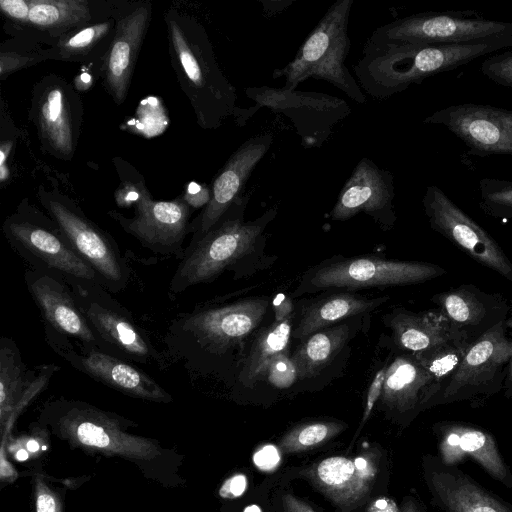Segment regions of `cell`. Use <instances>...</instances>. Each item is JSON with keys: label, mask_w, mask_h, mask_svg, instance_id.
Masks as SVG:
<instances>
[{"label": "cell", "mask_w": 512, "mask_h": 512, "mask_svg": "<svg viewBox=\"0 0 512 512\" xmlns=\"http://www.w3.org/2000/svg\"><path fill=\"white\" fill-rule=\"evenodd\" d=\"M63 80H45L35 97L34 117L42 143L60 158H71L78 139L80 112Z\"/></svg>", "instance_id": "obj_21"}, {"label": "cell", "mask_w": 512, "mask_h": 512, "mask_svg": "<svg viewBox=\"0 0 512 512\" xmlns=\"http://www.w3.org/2000/svg\"><path fill=\"white\" fill-rule=\"evenodd\" d=\"M268 306L267 298L253 297L217 307L195 308L175 319L167 344L182 358L196 350L224 354L258 327Z\"/></svg>", "instance_id": "obj_6"}, {"label": "cell", "mask_w": 512, "mask_h": 512, "mask_svg": "<svg viewBox=\"0 0 512 512\" xmlns=\"http://www.w3.org/2000/svg\"><path fill=\"white\" fill-rule=\"evenodd\" d=\"M243 512H262L261 508L255 504L247 506Z\"/></svg>", "instance_id": "obj_55"}, {"label": "cell", "mask_w": 512, "mask_h": 512, "mask_svg": "<svg viewBox=\"0 0 512 512\" xmlns=\"http://www.w3.org/2000/svg\"><path fill=\"white\" fill-rule=\"evenodd\" d=\"M478 191L479 207L485 215L512 220V180L483 178Z\"/></svg>", "instance_id": "obj_36"}, {"label": "cell", "mask_w": 512, "mask_h": 512, "mask_svg": "<svg viewBox=\"0 0 512 512\" xmlns=\"http://www.w3.org/2000/svg\"><path fill=\"white\" fill-rule=\"evenodd\" d=\"M511 355L512 342L503 322L470 345L455 374L431 406L472 402L497 394L504 389Z\"/></svg>", "instance_id": "obj_11"}, {"label": "cell", "mask_w": 512, "mask_h": 512, "mask_svg": "<svg viewBox=\"0 0 512 512\" xmlns=\"http://www.w3.org/2000/svg\"><path fill=\"white\" fill-rule=\"evenodd\" d=\"M388 300L387 296L366 298L346 290H328L314 299H310L301 309L297 326L292 337L304 340L311 334L342 321L375 310Z\"/></svg>", "instance_id": "obj_29"}, {"label": "cell", "mask_w": 512, "mask_h": 512, "mask_svg": "<svg viewBox=\"0 0 512 512\" xmlns=\"http://www.w3.org/2000/svg\"><path fill=\"white\" fill-rule=\"evenodd\" d=\"M138 191L133 217L127 218L116 211H109L108 215L143 247L156 254L176 255L181 260L192 208L183 197L171 201L153 200L143 184H138Z\"/></svg>", "instance_id": "obj_14"}, {"label": "cell", "mask_w": 512, "mask_h": 512, "mask_svg": "<svg viewBox=\"0 0 512 512\" xmlns=\"http://www.w3.org/2000/svg\"><path fill=\"white\" fill-rule=\"evenodd\" d=\"M68 285L99 340L100 350L127 362H161V354L146 334L105 288L84 282Z\"/></svg>", "instance_id": "obj_10"}, {"label": "cell", "mask_w": 512, "mask_h": 512, "mask_svg": "<svg viewBox=\"0 0 512 512\" xmlns=\"http://www.w3.org/2000/svg\"><path fill=\"white\" fill-rule=\"evenodd\" d=\"M247 97L256 104L248 108L245 122L259 108H269L293 123L306 148L320 147L331 136L333 128L350 114L349 105L335 96L273 87H248Z\"/></svg>", "instance_id": "obj_12"}, {"label": "cell", "mask_w": 512, "mask_h": 512, "mask_svg": "<svg viewBox=\"0 0 512 512\" xmlns=\"http://www.w3.org/2000/svg\"><path fill=\"white\" fill-rule=\"evenodd\" d=\"M353 327L339 324L305 338L292 354L299 378H312L325 369L354 334Z\"/></svg>", "instance_id": "obj_30"}, {"label": "cell", "mask_w": 512, "mask_h": 512, "mask_svg": "<svg viewBox=\"0 0 512 512\" xmlns=\"http://www.w3.org/2000/svg\"><path fill=\"white\" fill-rule=\"evenodd\" d=\"M2 231L32 268L53 273L68 284L102 286L95 270L75 251L55 221L26 199L5 219Z\"/></svg>", "instance_id": "obj_5"}, {"label": "cell", "mask_w": 512, "mask_h": 512, "mask_svg": "<svg viewBox=\"0 0 512 512\" xmlns=\"http://www.w3.org/2000/svg\"><path fill=\"white\" fill-rule=\"evenodd\" d=\"M439 438V458L456 465L464 457L473 458L494 479L512 487V475L501 457L493 436L474 425L461 422H441L435 426Z\"/></svg>", "instance_id": "obj_24"}, {"label": "cell", "mask_w": 512, "mask_h": 512, "mask_svg": "<svg viewBox=\"0 0 512 512\" xmlns=\"http://www.w3.org/2000/svg\"><path fill=\"white\" fill-rule=\"evenodd\" d=\"M369 40L413 44L512 43V22L471 17L458 12H425L382 25Z\"/></svg>", "instance_id": "obj_9"}, {"label": "cell", "mask_w": 512, "mask_h": 512, "mask_svg": "<svg viewBox=\"0 0 512 512\" xmlns=\"http://www.w3.org/2000/svg\"><path fill=\"white\" fill-rule=\"evenodd\" d=\"M2 13L16 24L27 25L30 0H0Z\"/></svg>", "instance_id": "obj_42"}, {"label": "cell", "mask_w": 512, "mask_h": 512, "mask_svg": "<svg viewBox=\"0 0 512 512\" xmlns=\"http://www.w3.org/2000/svg\"><path fill=\"white\" fill-rule=\"evenodd\" d=\"M272 308L274 311V321L282 322L291 319L294 312L292 298L284 293H277L272 299Z\"/></svg>", "instance_id": "obj_44"}, {"label": "cell", "mask_w": 512, "mask_h": 512, "mask_svg": "<svg viewBox=\"0 0 512 512\" xmlns=\"http://www.w3.org/2000/svg\"><path fill=\"white\" fill-rule=\"evenodd\" d=\"M511 46L508 41L413 44L369 40L354 71L369 95L387 99L428 77Z\"/></svg>", "instance_id": "obj_1"}, {"label": "cell", "mask_w": 512, "mask_h": 512, "mask_svg": "<svg viewBox=\"0 0 512 512\" xmlns=\"http://www.w3.org/2000/svg\"><path fill=\"white\" fill-rule=\"evenodd\" d=\"M265 377L272 386L279 389L289 388L295 383L299 375L289 351H285L274 358Z\"/></svg>", "instance_id": "obj_39"}, {"label": "cell", "mask_w": 512, "mask_h": 512, "mask_svg": "<svg viewBox=\"0 0 512 512\" xmlns=\"http://www.w3.org/2000/svg\"><path fill=\"white\" fill-rule=\"evenodd\" d=\"M183 198L191 208H199L203 205L206 206L210 200V190L207 188H198L197 190L188 188Z\"/></svg>", "instance_id": "obj_46"}, {"label": "cell", "mask_w": 512, "mask_h": 512, "mask_svg": "<svg viewBox=\"0 0 512 512\" xmlns=\"http://www.w3.org/2000/svg\"><path fill=\"white\" fill-rule=\"evenodd\" d=\"M164 18L171 63L198 124L204 129L219 128L239 109L236 90L221 71L204 26L175 9Z\"/></svg>", "instance_id": "obj_2"}, {"label": "cell", "mask_w": 512, "mask_h": 512, "mask_svg": "<svg viewBox=\"0 0 512 512\" xmlns=\"http://www.w3.org/2000/svg\"><path fill=\"white\" fill-rule=\"evenodd\" d=\"M54 57L53 49L49 51H16V50H4L0 52V76L1 79H5L8 75L16 72L22 68L30 65H34L44 59Z\"/></svg>", "instance_id": "obj_37"}, {"label": "cell", "mask_w": 512, "mask_h": 512, "mask_svg": "<svg viewBox=\"0 0 512 512\" xmlns=\"http://www.w3.org/2000/svg\"><path fill=\"white\" fill-rule=\"evenodd\" d=\"M425 480L434 502L445 512H512V506L486 490L456 465L432 456L425 461Z\"/></svg>", "instance_id": "obj_22"}, {"label": "cell", "mask_w": 512, "mask_h": 512, "mask_svg": "<svg viewBox=\"0 0 512 512\" xmlns=\"http://www.w3.org/2000/svg\"><path fill=\"white\" fill-rule=\"evenodd\" d=\"M386 368H387V364H385L382 368H380L377 371V373L375 374V376L373 377V379L369 385L366 400H365L363 417L361 420V425H360L359 430L363 427V425L369 418L376 401L379 399V397L382 394Z\"/></svg>", "instance_id": "obj_41"}, {"label": "cell", "mask_w": 512, "mask_h": 512, "mask_svg": "<svg viewBox=\"0 0 512 512\" xmlns=\"http://www.w3.org/2000/svg\"><path fill=\"white\" fill-rule=\"evenodd\" d=\"M27 449L31 452H36L39 450V444L35 440H29L27 442Z\"/></svg>", "instance_id": "obj_53"}, {"label": "cell", "mask_w": 512, "mask_h": 512, "mask_svg": "<svg viewBox=\"0 0 512 512\" xmlns=\"http://www.w3.org/2000/svg\"><path fill=\"white\" fill-rule=\"evenodd\" d=\"M394 196V177L391 172L364 157L340 190L330 217L344 221L364 212L383 230H389L397 220Z\"/></svg>", "instance_id": "obj_17"}, {"label": "cell", "mask_w": 512, "mask_h": 512, "mask_svg": "<svg viewBox=\"0 0 512 512\" xmlns=\"http://www.w3.org/2000/svg\"><path fill=\"white\" fill-rule=\"evenodd\" d=\"M400 512H421L416 502L412 499L407 500Z\"/></svg>", "instance_id": "obj_52"}, {"label": "cell", "mask_w": 512, "mask_h": 512, "mask_svg": "<svg viewBox=\"0 0 512 512\" xmlns=\"http://www.w3.org/2000/svg\"><path fill=\"white\" fill-rule=\"evenodd\" d=\"M384 323L391 329L396 347L411 354L426 352L463 336L438 309L412 312L402 307L395 308L385 315Z\"/></svg>", "instance_id": "obj_28"}, {"label": "cell", "mask_w": 512, "mask_h": 512, "mask_svg": "<svg viewBox=\"0 0 512 512\" xmlns=\"http://www.w3.org/2000/svg\"><path fill=\"white\" fill-rule=\"evenodd\" d=\"M480 71L491 81L512 88V50L488 55L481 63Z\"/></svg>", "instance_id": "obj_38"}, {"label": "cell", "mask_w": 512, "mask_h": 512, "mask_svg": "<svg viewBox=\"0 0 512 512\" xmlns=\"http://www.w3.org/2000/svg\"><path fill=\"white\" fill-rule=\"evenodd\" d=\"M60 369L56 364H43L28 370L16 343L10 338L0 341V405L1 414L17 411L40 393Z\"/></svg>", "instance_id": "obj_27"}, {"label": "cell", "mask_w": 512, "mask_h": 512, "mask_svg": "<svg viewBox=\"0 0 512 512\" xmlns=\"http://www.w3.org/2000/svg\"><path fill=\"white\" fill-rule=\"evenodd\" d=\"M28 458V453L26 450L24 449H20L17 453H16V459L19 460V461H24Z\"/></svg>", "instance_id": "obj_54"}, {"label": "cell", "mask_w": 512, "mask_h": 512, "mask_svg": "<svg viewBox=\"0 0 512 512\" xmlns=\"http://www.w3.org/2000/svg\"><path fill=\"white\" fill-rule=\"evenodd\" d=\"M271 133H262L246 140L228 159L215 177L210 200L202 213L190 223L191 240L206 234L229 207L244 194L246 182L256 165L273 143Z\"/></svg>", "instance_id": "obj_18"}, {"label": "cell", "mask_w": 512, "mask_h": 512, "mask_svg": "<svg viewBox=\"0 0 512 512\" xmlns=\"http://www.w3.org/2000/svg\"><path fill=\"white\" fill-rule=\"evenodd\" d=\"M367 512H400V509L392 499L380 497L371 502Z\"/></svg>", "instance_id": "obj_48"}, {"label": "cell", "mask_w": 512, "mask_h": 512, "mask_svg": "<svg viewBox=\"0 0 512 512\" xmlns=\"http://www.w3.org/2000/svg\"><path fill=\"white\" fill-rule=\"evenodd\" d=\"M25 283L49 327L87 347L100 349L89 322L80 310L70 286L59 276L39 270L26 271Z\"/></svg>", "instance_id": "obj_19"}, {"label": "cell", "mask_w": 512, "mask_h": 512, "mask_svg": "<svg viewBox=\"0 0 512 512\" xmlns=\"http://www.w3.org/2000/svg\"><path fill=\"white\" fill-rule=\"evenodd\" d=\"M76 435L85 445L105 448L110 444V437L106 429L97 422L82 420L77 423Z\"/></svg>", "instance_id": "obj_40"}, {"label": "cell", "mask_w": 512, "mask_h": 512, "mask_svg": "<svg viewBox=\"0 0 512 512\" xmlns=\"http://www.w3.org/2000/svg\"><path fill=\"white\" fill-rule=\"evenodd\" d=\"M431 301L471 344L505 322L510 309L502 294L483 291L471 283L437 293Z\"/></svg>", "instance_id": "obj_20"}, {"label": "cell", "mask_w": 512, "mask_h": 512, "mask_svg": "<svg viewBox=\"0 0 512 512\" xmlns=\"http://www.w3.org/2000/svg\"><path fill=\"white\" fill-rule=\"evenodd\" d=\"M345 428L343 423L316 421L303 423L287 433L279 443L284 453L301 452L330 440Z\"/></svg>", "instance_id": "obj_35"}, {"label": "cell", "mask_w": 512, "mask_h": 512, "mask_svg": "<svg viewBox=\"0 0 512 512\" xmlns=\"http://www.w3.org/2000/svg\"><path fill=\"white\" fill-rule=\"evenodd\" d=\"M470 345L464 336H458L431 350L413 355L427 369L441 392L462 363Z\"/></svg>", "instance_id": "obj_33"}, {"label": "cell", "mask_w": 512, "mask_h": 512, "mask_svg": "<svg viewBox=\"0 0 512 512\" xmlns=\"http://www.w3.org/2000/svg\"><path fill=\"white\" fill-rule=\"evenodd\" d=\"M247 488V478L244 474H235L227 479L219 490V494L223 498L240 497Z\"/></svg>", "instance_id": "obj_45"}, {"label": "cell", "mask_w": 512, "mask_h": 512, "mask_svg": "<svg viewBox=\"0 0 512 512\" xmlns=\"http://www.w3.org/2000/svg\"><path fill=\"white\" fill-rule=\"evenodd\" d=\"M151 12V3L145 2L116 22L101 74L106 90L117 104L126 99Z\"/></svg>", "instance_id": "obj_23"}, {"label": "cell", "mask_w": 512, "mask_h": 512, "mask_svg": "<svg viewBox=\"0 0 512 512\" xmlns=\"http://www.w3.org/2000/svg\"><path fill=\"white\" fill-rule=\"evenodd\" d=\"M353 0H337L326 11L284 68L273 78L284 77L285 90H296L308 78L327 81L359 104L366 102L355 78L344 63L350 51L348 20Z\"/></svg>", "instance_id": "obj_4"}, {"label": "cell", "mask_w": 512, "mask_h": 512, "mask_svg": "<svg viewBox=\"0 0 512 512\" xmlns=\"http://www.w3.org/2000/svg\"><path fill=\"white\" fill-rule=\"evenodd\" d=\"M422 205L432 230L478 264L512 281V261L501 246L441 188L436 185L427 186Z\"/></svg>", "instance_id": "obj_13"}, {"label": "cell", "mask_w": 512, "mask_h": 512, "mask_svg": "<svg viewBox=\"0 0 512 512\" xmlns=\"http://www.w3.org/2000/svg\"><path fill=\"white\" fill-rule=\"evenodd\" d=\"M423 123L444 126L471 155L512 157V110L490 104H452L433 112Z\"/></svg>", "instance_id": "obj_15"}, {"label": "cell", "mask_w": 512, "mask_h": 512, "mask_svg": "<svg viewBox=\"0 0 512 512\" xmlns=\"http://www.w3.org/2000/svg\"><path fill=\"white\" fill-rule=\"evenodd\" d=\"M37 512H55V500L49 494H40L36 503Z\"/></svg>", "instance_id": "obj_51"}, {"label": "cell", "mask_w": 512, "mask_h": 512, "mask_svg": "<svg viewBox=\"0 0 512 512\" xmlns=\"http://www.w3.org/2000/svg\"><path fill=\"white\" fill-rule=\"evenodd\" d=\"M48 344L75 369L134 397L169 401L170 395L147 373L98 348L76 346L67 336L45 327Z\"/></svg>", "instance_id": "obj_16"}, {"label": "cell", "mask_w": 512, "mask_h": 512, "mask_svg": "<svg viewBox=\"0 0 512 512\" xmlns=\"http://www.w3.org/2000/svg\"><path fill=\"white\" fill-rule=\"evenodd\" d=\"M376 473L364 457H328L312 466L307 475L335 504L344 509L357 506L368 494Z\"/></svg>", "instance_id": "obj_26"}, {"label": "cell", "mask_w": 512, "mask_h": 512, "mask_svg": "<svg viewBox=\"0 0 512 512\" xmlns=\"http://www.w3.org/2000/svg\"><path fill=\"white\" fill-rule=\"evenodd\" d=\"M39 200L75 251L95 270L101 285L118 293L129 282L130 268L114 238L92 222L67 196L39 188Z\"/></svg>", "instance_id": "obj_8"}, {"label": "cell", "mask_w": 512, "mask_h": 512, "mask_svg": "<svg viewBox=\"0 0 512 512\" xmlns=\"http://www.w3.org/2000/svg\"><path fill=\"white\" fill-rule=\"evenodd\" d=\"M91 18V7L86 0H30L27 25L64 36L70 30L86 26Z\"/></svg>", "instance_id": "obj_31"}, {"label": "cell", "mask_w": 512, "mask_h": 512, "mask_svg": "<svg viewBox=\"0 0 512 512\" xmlns=\"http://www.w3.org/2000/svg\"><path fill=\"white\" fill-rule=\"evenodd\" d=\"M115 26L114 20L109 19L93 25H86L73 34L62 36L53 48L54 58L80 60L89 56L109 37L111 31L115 30Z\"/></svg>", "instance_id": "obj_34"}, {"label": "cell", "mask_w": 512, "mask_h": 512, "mask_svg": "<svg viewBox=\"0 0 512 512\" xmlns=\"http://www.w3.org/2000/svg\"><path fill=\"white\" fill-rule=\"evenodd\" d=\"M283 508L284 512H315L308 504L290 494L283 496Z\"/></svg>", "instance_id": "obj_47"}, {"label": "cell", "mask_w": 512, "mask_h": 512, "mask_svg": "<svg viewBox=\"0 0 512 512\" xmlns=\"http://www.w3.org/2000/svg\"><path fill=\"white\" fill-rule=\"evenodd\" d=\"M249 198V194L241 195L206 234L190 241L170 281V295L212 282L260 246L263 232L276 217L277 209L269 208L246 222L244 213Z\"/></svg>", "instance_id": "obj_3"}, {"label": "cell", "mask_w": 512, "mask_h": 512, "mask_svg": "<svg viewBox=\"0 0 512 512\" xmlns=\"http://www.w3.org/2000/svg\"><path fill=\"white\" fill-rule=\"evenodd\" d=\"M292 331L291 319H287L282 322L274 321L258 333L239 375V380L245 386H254L266 376L274 358L288 351Z\"/></svg>", "instance_id": "obj_32"}, {"label": "cell", "mask_w": 512, "mask_h": 512, "mask_svg": "<svg viewBox=\"0 0 512 512\" xmlns=\"http://www.w3.org/2000/svg\"><path fill=\"white\" fill-rule=\"evenodd\" d=\"M12 142L11 141H2L0 148V178L1 183H4L5 180L9 176V169L6 166V161L8 159V155L11 151Z\"/></svg>", "instance_id": "obj_50"}, {"label": "cell", "mask_w": 512, "mask_h": 512, "mask_svg": "<svg viewBox=\"0 0 512 512\" xmlns=\"http://www.w3.org/2000/svg\"><path fill=\"white\" fill-rule=\"evenodd\" d=\"M253 461L259 469L272 471L280 462V454L275 446L267 445L255 452Z\"/></svg>", "instance_id": "obj_43"}, {"label": "cell", "mask_w": 512, "mask_h": 512, "mask_svg": "<svg viewBox=\"0 0 512 512\" xmlns=\"http://www.w3.org/2000/svg\"><path fill=\"white\" fill-rule=\"evenodd\" d=\"M445 273L443 267L429 262L393 260L373 255H338L307 269L292 297L331 289L351 291L418 284Z\"/></svg>", "instance_id": "obj_7"}, {"label": "cell", "mask_w": 512, "mask_h": 512, "mask_svg": "<svg viewBox=\"0 0 512 512\" xmlns=\"http://www.w3.org/2000/svg\"><path fill=\"white\" fill-rule=\"evenodd\" d=\"M510 303V309H509V313H508V316H507V319L505 321V326H506V329H511L512 330V299L509 301ZM511 342H512V336H511ZM504 395L507 397V398H512V355H511V359H510V363H509V369H508V374H507V378L505 380V384H504Z\"/></svg>", "instance_id": "obj_49"}, {"label": "cell", "mask_w": 512, "mask_h": 512, "mask_svg": "<svg viewBox=\"0 0 512 512\" xmlns=\"http://www.w3.org/2000/svg\"><path fill=\"white\" fill-rule=\"evenodd\" d=\"M440 388L420 361L401 352L387 364L382 402L398 413H411L430 407Z\"/></svg>", "instance_id": "obj_25"}]
</instances>
